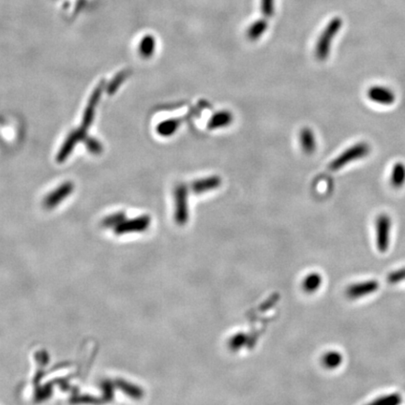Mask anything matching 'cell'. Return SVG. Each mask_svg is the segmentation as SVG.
Segmentation results:
<instances>
[{"label": "cell", "mask_w": 405, "mask_h": 405, "mask_svg": "<svg viewBox=\"0 0 405 405\" xmlns=\"http://www.w3.org/2000/svg\"><path fill=\"white\" fill-rule=\"evenodd\" d=\"M367 95L369 100L382 105H391L396 100L394 92L383 86H373L369 89Z\"/></svg>", "instance_id": "cell-6"}, {"label": "cell", "mask_w": 405, "mask_h": 405, "mask_svg": "<svg viewBox=\"0 0 405 405\" xmlns=\"http://www.w3.org/2000/svg\"><path fill=\"white\" fill-rule=\"evenodd\" d=\"M128 76V71H123V72L117 73L116 77L112 80L111 83H109L108 87H107L108 94H114Z\"/></svg>", "instance_id": "cell-20"}, {"label": "cell", "mask_w": 405, "mask_h": 405, "mask_svg": "<svg viewBox=\"0 0 405 405\" xmlns=\"http://www.w3.org/2000/svg\"><path fill=\"white\" fill-rule=\"evenodd\" d=\"M390 184L395 189H400L405 184V164L402 162L395 163L391 171Z\"/></svg>", "instance_id": "cell-13"}, {"label": "cell", "mask_w": 405, "mask_h": 405, "mask_svg": "<svg viewBox=\"0 0 405 405\" xmlns=\"http://www.w3.org/2000/svg\"><path fill=\"white\" fill-rule=\"evenodd\" d=\"M261 10L265 16H272L274 12V0H261Z\"/></svg>", "instance_id": "cell-23"}, {"label": "cell", "mask_w": 405, "mask_h": 405, "mask_svg": "<svg viewBox=\"0 0 405 405\" xmlns=\"http://www.w3.org/2000/svg\"><path fill=\"white\" fill-rule=\"evenodd\" d=\"M343 26V21L340 18H334L328 26L323 30L316 44L315 55L319 60H326L330 54L331 45L333 42L335 36L338 33L339 29Z\"/></svg>", "instance_id": "cell-1"}, {"label": "cell", "mask_w": 405, "mask_h": 405, "mask_svg": "<svg viewBox=\"0 0 405 405\" xmlns=\"http://www.w3.org/2000/svg\"><path fill=\"white\" fill-rule=\"evenodd\" d=\"M301 147L307 154H311L316 150V138L311 129L304 128L300 134Z\"/></svg>", "instance_id": "cell-12"}, {"label": "cell", "mask_w": 405, "mask_h": 405, "mask_svg": "<svg viewBox=\"0 0 405 405\" xmlns=\"http://www.w3.org/2000/svg\"><path fill=\"white\" fill-rule=\"evenodd\" d=\"M84 134H86V132L82 129L72 132V134L68 136L65 143L62 145L61 150L56 157V161L58 162H63L65 161L72 153V150L74 148V146L77 144L78 142L86 136Z\"/></svg>", "instance_id": "cell-8"}, {"label": "cell", "mask_w": 405, "mask_h": 405, "mask_svg": "<svg viewBox=\"0 0 405 405\" xmlns=\"http://www.w3.org/2000/svg\"><path fill=\"white\" fill-rule=\"evenodd\" d=\"M222 184V178L217 176H211L207 178H201L191 183L190 189L196 194H203L209 190L219 188Z\"/></svg>", "instance_id": "cell-9"}, {"label": "cell", "mask_w": 405, "mask_h": 405, "mask_svg": "<svg viewBox=\"0 0 405 405\" xmlns=\"http://www.w3.org/2000/svg\"><path fill=\"white\" fill-rule=\"evenodd\" d=\"M156 48V40L153 36L145 35L143 39H141L139 45V52L140 55L145 58H148L153 56Z\"/></svg>", "instance_id": "cell-15"}, {"label": "cell", "mask_w": 405, "mask_h": 405, "mask_svg": "<svg viewBox=\"0 0 405 405\" xmlns=\"http://www.w3.org/2000/svg\"><path fill=\"white\" fill-rule=\"evenodd\" d=\"M343 355L336 351L328 352L326 355L323 356V364L324 366L330 370L337 369L340 364L343 363Z\"/></svg>", "instance_id": "cell-16"}, {"label": "cell", "mask_w": 405, "mask_h": 405, "mask_svg": "<svg viewBox=\"0 0 405 405\" xmlns=\"http://www.w3.org/2000/svg\"><path fill=\"white\" fill-rule=\"evenodd\" d=\"M180 123L178 118L166 119L157 126V133L163 137H170L178 131Z\"/></svg>", "instance_id": "cell-14"}, {"label": "cell", "mask_w": 405, "mask_h": 405, "mask_svg": "<svg viewBox=\"0 0 405 405\" xmlns=\"http://www.w3.org/2000/svg\"><path fill=\"white\" fill-rule=\"evenodd\" d=\"M267 28V23L265 20H258L253 23L248 29V38L251 40H256L266 32Z\"/></svg>", "instance_id": "cell-17"}, {"label": "cell", "mask_w": 405, "mask_h": 405, "mask_svg": "<svg viewBox=\"0 0 405 405\" xmlns=\"http://www.w3.org/2000/svg\"><path fill=\"white\" fill-rule=\"evenodd\" d=\"M402 398L399 393H390L379 397L378 399L372 400L371 404L374 405H398L401 403Z\"/></svg>", "instance_id": "cell-18"}, {"label": "cell", "mask_w": 405, "mask_h": 405, "mask_svg": "<svg viewBox=\"0 0 405 405\" xmlns=\"http://www.w3.org/2000/svg\"><path fill=\"white\" fill-rule=\"evenodd\" d=\"M387 280H388V283L390 284H396V283L403 282L405 281V267L389 273Z\"/></svg>", "instance_id": "cell-21"}, {"label": "cell", "mask_w": 405, "mask_h": 405, "mask_svg": "<svg viewBox=\"0 0 405 405\" xmlns=\"http://www.w3.org/2000/svg\"><path fill=\"white\" fill-rule=\"evenodd\" d=\"M103 88H104V82H100L99 83V86L94 89L93 93H92L90 99H89V103H88V106H87V108L84 110V114H83V122H82V128H81L84 132L89 128V126L93 122L95 109H96V106L98 105V103L100 101Z\"/></svg>", "instance_id": "cell-7"}, {"label": "cell", "mask_w": 405, "mask_h": 405, "mask_svg": "<svg viewBox=\"0 0 405 405\" xmlns=\"http://www.w3.org/2000/svg\"><path fill=\"white\" fill-rule=\"evenodd\" d=\"M379 287H380V283L376 280L364 281L361 283L351 284L349 287L346 289V295L351 300H356L375 293Z\"/></svg>", "instance_id": "cell-5"}, {"label": "cell", "mask_w": 405, "mask_h": 405, "mask_svg": "<svg viewBox=\"0 0 405 405\" xmlns=\"http://www.w3.org/2000/svg\"><path fill=\"white\" fill-rule=\"evenodd\" d=\"M176 202V221L179 224H184L189 220V204H188V188L184 184H179L175 189Z\"/></svg>", "instance_id": "cell-4"}, {"label": "cell", "mask_w": 405, "mask_h": 405, "mask_svg": "<svg viewBox=\"0 0 405 405\" xmlns=\"http://www.w3.org/2000/svg\"><path fill=\"white\" fill-rule=\"evenodd\" d=\"M392 222L388 214H380L376 219V247L380 252L389 250Z\"/></svg>", "instance_id": "cell-3"}, {"label": "cell", "mask_w": 405, "mask_h": 405, "mask_svg": "<svg viewBox=\"0 0 405 405\" xmlns=\"http://www.w3.org/2000/svg\"><path fill=\"white\" fill-rule=\"evenodd\" d=\"M322 282V277L317 273H313L306 278L304 283H303L304 289L307 292H310V293L314 292L321 286Z\"/></svg>", "instance_id": "cell-19"}, {"label": "cell", "mask_w": 405, "mask_h": 405, "mask_svg": "<svg viewBox=\"0 0 405 405\" xmlns=\"http://www.w3.org/2000/svg\"><path fill=\"white\" fill-rule=\"evenodd\" d=\"M83 140H84V144L87 145L88 150H89L91 153L99 154V153L101 152L102 146H101V144H100V142H98L97 140H95V139L93 138H87L86 136L83 137Z\"/></svg>", "instance_id": "cell-22"}, {"label": "cell", "mask_w": 405, "mask_h": 405, "mask_svg": "<svg viewBox=\"0 0 405 405\" xmlns=\"http://www.w3.org/2000/svg\"><path fill=\"white\" fill-rule=\"evenodd\" d=\"M371 152L370 144L365 142H359L357 144L350 146L349 148L344 150V152L334 159L329 164V169L332 171H338L339 169L346 166L352 161L361 160Z\"/></svg>", "instance_id": "cell-2"}, {"label": "cell", "mask_w": 405, "mask_h": 405, "mask_svg": "<svg viewBox=\"0 0 405 405\" xmlns=\"http://www.w3.org/2000/svg\"><path fill=\"white\" fill-rule=\"evenodd\" d=\"M233 116L229 111H220L214 114L207 123L208 130H217V129L227 127L233 122Z\"/></svg>", "instance_id": "cell-11"}, {"label": "cell", "mask_w": 405, "mask_h": 405, "mask_svg": "<svg viewBox=\"0 0 405 405\" xmlns=\"http://www.w3.org/2000/svg\"><path fill=\"white\" fill-rule=\"evenodd\" d=\"M72 189H73V185L71 182L63 184L46 198L45 205L48 207L56 206L57 204H59V202H61L63 199L69 196V195L72 193Z\"/></svg>", "instance_id": "cell-10"}]
</instances>
